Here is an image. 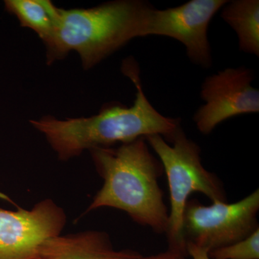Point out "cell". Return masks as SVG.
<instances>
[{"instance_id":"6da1fadb","label":"cell","mask_w":259,"mask_h":259,"mask_svg":"<svg viewBox=\"0 0 259 259\" xmlns=\"http://www.w3.org/2000/svg\"><path fill=\"white\" fill-rule=\"evenodd\" d=\"M122 71L137 89L133 106L110 104L91 117L59 120L46 116L30 120L45 136L59 160L68 161L87 150L128 144L152 135L168 140L180 128V119L162 115L148 101L134 60L124 61Z\"/></svg>"},{"instance_id":"7a4b0ae2","label":"cell","mask_w":259,"mask_h":259,"mask_svg":"<svg viewBox=\"0 0 259 259\" xmlns=\"http://www.w3.org/2000/svg\"><path fill=\"white\" fill-rule=\"evenodd\" d=\"M90 152L103 185L85 213L103 207L120 209L135 223L166 234L169 212L158 182L163 166L146 139Z\"/></svg>"},{"instance_id":"3957f363","label":"cell","mask_w":259,"mask_h":259,"mask_svg":"<svg viewBox=\"0 0 259 259\" xmlns=\"http://www.w3.org/2000/svg\"><path fill=\"white\" fill-rule=\"evenodd\" d=\"M151 5L139 0H119L88 9L57 8L54 28L45 42L47 64L76 51L90 69L135 37H143Z\"/></svg>"},{"instance_id":"277c9868","label":"cell","mask_w":259,"mask_h":259,"mask_svg":"<svg viewBox=\"0 0 259 259\" xmlns=\"http://www.w3.org/2000/svg\"><path fill=\"white\" fill-rule=\"evenodd\" d=\"M146 140L161 162L169 190L170 209L166 233L168 248L187 255L182 224L191 194L199 192L212 202H227L226 191L217 175L204 168L200 148L186 136L182 127L169 139L152 135Z\"/></svg>"},{"instance_id":"5b68a950","label":"cell","mask_w":259,"mask_h":259,"mask_svg":"<svg viewBox=\"0 0 259 259\" xmlns=\"http://www.w3.org/2000/svg\"><path fill=\"white\" fill-rule=\"evenodd\" d=\"M259 190L234 202L205 205L197 199L187 202L182 231L191 242L211 251L244 239L258 229Z\"/></svg>"},{"instance_id":"8992f818","label":"cell","mask_w":259,"mask_h":259,"mask_svg":"<svg viewBox=\"0 0 259 259\" xmlns=\"http://www.w3.org/2000/svg\"><path fill=\"white\" fill-rule=\"evenodd\" d=\"M66 224L65 211L51 199L29 209L0 207V259H39L48 240Z\"/></svg>"},{"instance_id":"52a82bcc","label":"cell","mask_w":259,"mask_h":259,"mask_svg":"<svg viewBox=\"0 0 259 259\" xmlns=\"http://www.w3.org/2000/svg\"><path fill=\"white\" fill-rule=\"evenodd\" d=\"M228 2L226 0H191L185 4L157 10H148L143 37L163 35L183 44L190 60L204 68L212 64L207 28L216 13Z\"/></svg>"},{"instance_id":"ba28073f","label":"cell","mask_w":259,"mask_h":259,"mask_svg":"<svg viewBox=\"0 0 259 259\" xmlns=\"http://www.w3.org/2000/svg\"><path fill=\"white\" fill-rule=\"evenodd\" d=\"M253 79V73L244 67L226 69L207 77L201 91L205 105L194 116L199 132L208 135L228 119L258 112L259 91L251 86Z\"/></svg>"},{"instance_id":"9c48e42d","label":"cell","mask_w":259,"mask_h":259,"mask_svg":"<svg viewBox=\"0 0 259 259\" xmlns=\"http://www.w3.org/2000/svg\"><path fill=\"white\" fill-rule=\"evenodd\" d=\"M134 250H115L105 232L58 235L48 240L39 259H139Z\"/></svg>"},{"instance_id":"30bf717a","label":"cell","mask_w":259,"mask_h":259,"mask_svg":"<svg viewBox=\"0 0 259 259\" xmlns=\"http://www.w3.org/2000/svg\"><path fill=\"white\" fill-rule=\"evenodd\" d=\"M226 5L221 16L236 32L240 49L258 56V0H236Z\"/></svg>"},{"instance_id":"8fae6325","label":"cell","mask_w":259,"mask_h":259,"mask_svg":"<svg viewBox=\"0 0 259 259\" xmlns=\"http://www.w3.org/2000/svg\"><path fill=\"white\" fill-rule=\"evenodd\" d=\"M5 10L14 15L20 25L31 29L45 44L54 28L57 7L49 0H5Z\"/></svg>"},{"instance_id":"7c38bea8","label":"cell","mask_w":259,"mask_h":259,"mask_svg":"<svg viewBox=\"0 0 259 259\" xmlns=\"http://www.w3.org/2000/svg\"><path fill=\"white\" fill-rule=\"evenodd\" d=\"M210 259H259V228L244 239L209 252Z\"/></svg>"},{"instance_id":"4fadbf2b","label":"cell","mask_w":259,"mask_h":259,"mask_svg":"<svg viewBox=\"0 0 259 259\" xmlns=\"http://www.w3.org/2000/svg\"><path fill=\"white\" fill-rule=\"evenodd\" d=\"M139 259H190L188 255L178 250L168 248L165 251L160 252L156 254L141 255Z\"/></svg>"},{"instance_id":"5bb4252c","label":"cell","mask_w":259,"mask_h":259,"mask_svg":"<svg viewBox=\"0 0 259 259\" xmlns=\"http://www.w3.org/2000/svg\"><path fill=\"white\" fill-rule=\"evenodd\" d=\"M187 253L190 259H210L208 250L191 242L187 243Z\"/></svg>"}]
</instances>
